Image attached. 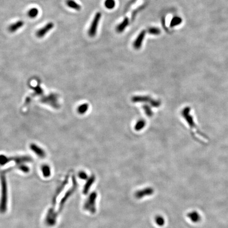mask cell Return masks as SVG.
<instances>
[{
  "mask_svg": "<svg viewBox=\"0 0 228 228\" xmlns=\"http://www.w3.org/2000/svg\"><path fill=\"white\" fill-rule=\"evenodd\" d=\"M3 172L1 173V196L0 200V212L5 213L7 210L8 202V187L5 174Z\"/></svg>",
  "mask_w": 228,
  "mask_h": 228,
  "instance_id": "1",
  "label": "cell"
},
{
  "mask_svg": "<svg viewBox=\"0 0 228 228\" xmlns=\"http://www.w3.org/2000/svg\"><path fill=\"white\" fill-rule=\"evenodd\" d=\"M97 197V194L96 192H92L90 194L84 203V210L88 211V212L93 214L96 212V201Z\"/></svg>",
  "mask_w": 228,
  "mask_h": 228,
  "instance_id": "2",
  "label": "cell"
},
{
  "mask_svg": "<svg viewBox=\"0 0 228 228\" xmlns=\"http://www.w3.org/2000/svg\"><path fill=\"white\" fill-rule=\"evenodd\" d=\"M102 17V14L100 12H97L95 15L91 23L90 24V27L88 29V34L90 37H94L96 35L97 29L98 27L99 21Z\"/></svg>",
  "mask_w": 228,
  "mask_h": 228,
  "instance_id": "3",
  "label": "cell"
},
{
  "mask_svg": "<svg viewBox=\"0 0 228 228\" xmlns=\"http://www.w3.org/2000/svg\"><path fill=\"white\" fill-rule=\"evenodd\" d=\"M77 182H76V180L75 178L73 177V182H72V186L65 193V195L63 196V198H62V200L60 201V204H59V211H61L62 209H63V207L64 205L65 204V203L66 202L67 200L68 199L69 197L71 195L72 193L75 192V190L77 188Z\"/></svg>",
  "mask_w": 228,
  "mask_h": 228,
  "instance_id": "4",
  "label": "cell"
},
{
  "mask_svg": "<svg viewBox=\"0 0 228 228\" xmlns=\"http://www.w3.org/2000/svg\"><path fill=\"white\" fill-rule=\"evenodd\" d=\"M54 23L52 22H48L44 27L36 31V35L39 38H42L54 27Z\"/></svg>",
  "mask_w": 228,
  "mask_h": 228,
  "instance_id": "5",
  "label": "cell"
},
{
  "mask_svg": "<svg viewBox=\"0 0 228 228\" xmlns=\"http://www.w3.org/2000/svg\"><path fill=\"white\" fill-rule=\"evenodd\" d=\"M57 214L54 211V208H50L48 211V213L46 216L45 223L49 226H52L56 224L57 220Z\"/></svg>",
  "mask_w": 228,
  "mask_h": 228,
  "instance_id": "6",
  "label": "cell"
},
{
  "mask_svg": "<svg viewBox=\"0 0 228 228\" xmlns=\"http://www.w3.org/2000/svg\"><path fill=\"white\" fill-rule=\"evenodd\" d=\"M154 189L152 187H146L144 189L138 190L135 193V196L136 198L137 199H141V198L146 196H150L152 195L154 193Z\"/></svg>",
  "mask_w": 228,
  "mask_h": 228,
  "instance_id": "7",
  "label": "cell"
},
{
  "mask_svg": "<svg viewBox=\"0 0 228 228\" xmlns=\"http://www.w3.org/2000/svg\"><path fill=\"white\" fill-rule=\"evenodd\" d=\"M145 34H146V31L144 30L142 31L141 32L138 34V36L136 38V39L133 43V46L135 49H139L141 48L143 41L145 36Z\"/></svg>",
  "mask_w": 228,
  "mask_h": 228,
  "instance_id": "8",
  "label": "cell"
},
{
  "mask_svg": "<svg viewBox=\"0 0 228 228\" xmlns=\"http://www.w3.org/2000/svg\"><path fill=\"white\" fill-rule=\"evenodd\" d=\"M68 177H66L65 181H64L62 183V184H61V185H60V186L58 187V189H57V191H56V193H55V194H54V197L53 200H52V205H53V207H54V206L56 205V201H57V198H58V195L60 194V193H61V192L62 191L63 189L65 187V186L67 184L68 182Z\"/></svg>",
  "mask_w": 228,
  "mask_h": 228,
  "instance_id": "9",
  "label": "cell"
},
{
  "mask_svg": "<svg viewBox=\"0 0 228 228\" xmlns=\"http://www.w3.org/2000/svg\"><path fill=\"white\" fill-rule=\"evenodd\" d=\"M24 21L22 20H18L16 21L14 23L10 24L8 27L9 31L11 33H14L16 31H18L21 27H23L24 25Z\"/></svg>",
  "mask_w": 228,
  "mask_h": 228,
  "instance_id": "10",
  "label": "cell"
},
{
  "mask_svg": "<svg viewBox=\"0 0 228 228\" xmlns=\"http://www.w3.org/2000/svg\"><path fill=\"white\" fill-rule=\"evenodd\" d=\"M187 216L194 223H198L201 221V217L200 214L195 211L189 212Z\"/></svg>",
  "mask_w": 228,
  "mask_h": 228,
  "instance_id": "11",
  "label": "cell"
},
{
  "mask_svg": "<svg viewBox=\"0 0 228 228\" xmlns=\"http://www.w3.org/2000/svg\"><path fill=\"white\" fill-rule=\"evenodd\" d=\"M95 181V176L94 175H92L89 178L87 182L85 184L83 189V193L84 194H87L88 192H89L91 186L93 184Z\"/></svg>",
  "mask_w": 228,
  "mask_h": 228,
  "instance_id": "12",
  "label": "cell"
},
{
  "mask_svg": "<svg viewBox=\"0 0 228 228\" xmlns=\"http://www.w3.org/2000/svg\"><path fill=\"white\" fill-rule=\"evenodd\" d=\"M66 5L71 9L76 11H80L81 9V6L74 0H67Z\"/></svg>",
  "mask_w": 228,
  "mask_h": 228,
  "instance_id": "13",
  "label": "cell"
},
{
  "mask_svg": "<svg viewBox=\"0 0 228 228\" xmlns=\"http://www.w3.org/2000/svg\"><path fill=\"white\" fill-rule=\"evenodd\" d=\"M129 24V20L127 18H125L123 21L121 22L120 24L117 25L116 27V31L118 33L123 32L126 27H127L128 25Z\"/></svg>",
  "mask_w": 228,
  "mask_h": 228,
  "instance_id": "14",
  "label": "cell"
},
{
  "mask_svg": "<svg viewBox=\"0 0 228 228\" xmlns=\"http://www.w3.org/2000/svg\"><path fill=\"white\" fill-rule=\"evenodd\" d=\"M39 9L36 8H32L28 10L27 15L29 18L31 19H34L39 15Z\"/></svg>",
  "mask_w": 228,
  "mask_h": 228,
  "instance_id": "15",
  "label": "cell"
},
{
  "mask_svg": "<svg viewBox=\"0 0 228 228\" xmlns=\"http://www.w3.org/2000/svg\"><path fill=\"white\" fill-rule=\"evenodd\" d=\"M182 22V18L180 16H175L173 17L171 20V23H170V27H176V26L180 25Z\"/></svg>",
  "mask_w": 228,
  "mask_h": 228,
  "instance_id": "16",
  "label": "cell"
},
{
  "mask_svg": "<svg viewBox=\"0 0 228 228\" xmlns=\"http://www.w3.org/2000/svg\"><path fill=\"white\" fill-rule=\"evenodd\" d=\"M104 5L107 9H113L116 5V2L115 0H105Z\"/></svg>",
  "mask_w": 228,
  "mask_h": 228,
  "instance_id": "17",
  "label": "cell"
},
{
  "mask_svg": "<svg viewBox=\"0 0 228 228\" xmlns=\"http://www.w3.org/2000/svg\"><path fill=\"white\" fill-rule=\"evenodd\" d=\"M155 223H156L157 225H158L159 226H161V227L164 225V223H165V220L164 219V218L163 216H159V215L155 216Z\"/></svg>",
  "mask_w": 228,
  "mask_h": 228,
  "instance_id": "18",
  "label": "cell"
},
{
  "mask_svg": "<svg viewBox=\"0 0 228 228\" xmlns=\"http://www.w3.org/2000/svg\"><path fill=\"white\" fill-rule=\"evenodd\" d=\"M42 172L43 175L45 177H48L50 176V174H51L50 169L47 165H44L42 167Z\"/></svg>",
  "mask_w": 228,
  "mask_h": 228,
  "instance_id": "19",
  "label": "cell"
},
{
  "mask_svg": "<svg viewBox=\"0 0 228 228\" xmlns=\"http://www.w3.org/2000/svg\"><path fill=\"white\" fill-rule=\"evenodd\" d=\"M148 33L152 35H159L161 33V31L159 29L155 27H150L148 29Z\"/></svg>",
  "mask_w": 228,
  "mask_h": 228,
  "instance_id": "20",
  "label": "cell"
},
{
  "mask_svg": "<svg viewBox=\"0 0 228 228\" xmlns=\"http://www.w3.org/2000/svg\"><path fill=\"white\" fill-rule=\"evenodd\" d=\"M79 177L82 180H86L88 178L87 175L84 172H81L79 173Z\"/></svg>",
  "mask_w": 228,
  "mask_h": 228,
  "instance_id": "21",
  "label": "cell"
},
{
  "mask_svg": "<svg viewBox=\"0 0 228 228\" xmlns=\"http://www.w3.org/2000/svg\"><path fill=\"white\" fill-rule=\"evenodd\" d=\"M20 168L21 171H22L24 172H27L29 171V168L27 166H23V165L21 166Z\"/></svg>",
  "mask_w": 228,
  "mask_h": 228,
  "instance_id": "22",
  "label": "cell"
}]
</instances>
